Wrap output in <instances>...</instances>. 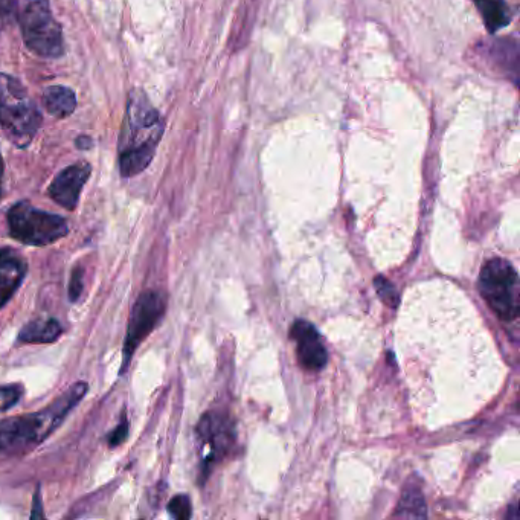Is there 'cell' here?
Listing matches in <instances>:
<instances>
[{"instance_id": "1", "label": "cell", "mask_w": 520, "mask_h": 520, "mask_svg": "<svg viewBox=\"0 0 520 520\" xmlns=\"http://www.w3.org/2000/svg\"><path fill=\"white\" fill-rule=\"evenodd\" d=\"M164 135V121L142 90H132L119 135L122 177L141 174L151 164Z\"/></svg>"}, {"instance_id": "2", "label": "cell", "mask_w": 520, "mask_h": 520, "mask_svg": "<svg viewBox=\"0 0 520 520\" xmlns=\"http://www.w3.org/2000/svg\"><path fill=\"white\" fill-rule=\"evenodd\" d=\"M87 389L86 383H75L43 411L0 421V453L19 455L39 446L61 426L69 412L81 402Z\"/></svg>"}, {"instance_id": "3", "label": "cell", "mask_w": 520, "mask_h": 520, "mask_svg": "<svg viewBox=\"0 0 520 520\" xmlns=\"http://www.w3.org/2000/svg\"><path fill=\"white\" fill-rule=\"evenodd\" d=\"M42 115L19 80L0 74V127L8 138L25 148L39 132Z\"/></svg>"}, {"instance_id": "4", "label": "cell", "mask_w": 520, "mask_h": 520, "mask_svg": "<svg viewBox=\"0 0 520 520\" xmlns=\"http://www.w3.org/2000/svg\"><path fill=\"white\" fill-rule=\"evenodd\" d=\"M11 237L28 246H48L69 232L68 222L51 212L34 208L31 203L19 202L8 211Z\"/></svg>"}, {"instance_id": "5", "label": "cell", "mask_w": 520, "mask_h": 520, "mask_svg": "<svg viewBox=\"0 0 520 520\" xmlns=\"http://www.w3.org/2000/svg\"><path fill=\"white\" fill-rule=\"evenodd\" d=\"M479 290L487 304L502 321L519 315V277L516 269L502 258L488 261L479 275Z\"/></svg>"}, {"instance_id": "6", "label": "cell", "mask_w": 520, "mask_h": 520, "mask_svg": "<svg viewBox=\"0 0 520 520\" xmlns=\"http://www.w3.org/2000/svg\"><path fill=\"white\" fill-rule=\"evenodd\" d=\"M23 40L40 57L58 58L63 54V33L48 0H33L19 19Z\"/></svg>"}, {"instance_id": "7", "label": "cell", "mask_w": 520, "mask_h": 520, "mask_svg": "<svg viewBox=\"0 0 520 520\" xmlns=\"http://www.w3.org/2000/svg\"><path fill=\"white\" fill-rule=\"evenodd\" d=\"M167 310V301L159 292H145L139 296L133 305L130 315L129 328H127L126 342H124V359H122L121 371L126 373L132 362L133 354L139 345L150 336L151 331L158 327Z\"/></svg>"}, {"instance_id": "8", "label": "cell", "mask_w": 520, "mask_h": 520, "mask_svg": "<svg viewBox=\"0 0 520 520\" xmlns=\"http://www.w3.org/2000/svg\"><path fill=\"white\" fill-rule=\"evenodd\" d=\"M293 341L296 342L299 363L305 370L321 371L327 365V350L322 344L321 336L315 325L307 321H296L290 331Z\"/></svg>"}, {"instance_id": "9", "label": "cell", "mask_w": 520, "mask_h": 520, "mask_svg": "<svg viewBox=\"0 0 520 520\" xmlns=\"http://www.w3.org/2000/svg\"><path fill=\"white\" fill-rule=\"evenodd\" d=\"M89 176V165H71L55 177L54 182L49 187V196L63 208L74 211Z\"/></svg>"}, {"instance_id": "10", "label": "cell", "mask_w": 520, "mask_h": 520, "mask_svg": "<svg viewBox=\"0 0 520 520\" xmlns=\"http://www.w3.org/2000/svg\"><path fill=\"white\" fill-rule=\"evenodd\" d=\"M197 434H199L203 446L211 447V455L208 456V463L214 460V456H220L226 453V450L231 447L232 440H234L232 424L229 423L225 415L220 414H206L205 417L200 420L199 427H197Z\"/></svg>"}, {"instance_id": "11", "label": "cell", "mask_w": 520, "mask_h": 520, "mask_svg": "<svg viewBox=\"0 0 520 520\" xmlns=\"http://www.w3.org/2000/svg\"><path fill=\"white\" fill-rule=\"evenodd\" d=\"M28 272L26 261L11 248L0 249V309L13 298Z\"/></svg>"}, {"instance_id": "12", "label": "cell", "mask_w": 520, "mask_h": 520, "mask_svg": "<svg viewBox=\"0 0 520 520\" xmlns=\"http://www.w3.org/2000/svg\"><path fill=\"white\" fill-rule=\"evenodd\" d=\"M63 328L57 319H36L20 330L19 341L23 344H52L58 341Z\"/></svg>"}, {"instance_id": "13", "label": "cell", "mask_w": 520, "mask_h": 520, "mask_svg": "<svg viewBox=\"0 0 520 520\" xmlns=\"http://www.w3.org/2000/svg\"><path fill=\"white\" fill-rule=\"evenodd\" d=\"M43 103L55 118H68L77 109V95L69 87L52 86L45 90Z\"/></svg>"}, {"instance_id": "14", "label": "cell", "mask_w": 520, "mask_h": 520, "mask_svg": "<svg viewBox=\"0 0 520 520\" xmlns=\"http://www.w3.org/2000/svg\"><path fill=\"white\" fill-rule=\"evenodd\" d=\"M482 20L487 26L488 33H496L511 22V10L505 0H473Z\"/></svg>"}, {"instance_id": "15", "label": "cell", "mask_w": 520, "mask_h": 520, "mask_svg": "<svg viewBox=\"0 0 520 520\" xmlns=\"http://www.w3.org/2000/svg\"><path fill=\"white\" fill-rule=\"evenodd\" d=\"M395 516L399 517H415L421 519L426 517V502H424L423 493L417 485H408L405 493H403L402 501L397 507Z\"/></svg>"}, {"instance_id": "16", "label": "cell", "mask_w": 520, "mask_h": 520, "mask_svg": "<svg viewBox=\"0 0 520 520\" xmlns=\"http://www.w3.org/2000/svg\"><path fill=\"white\" fill-rule=\"evenodd\" d=\"M168 511L174 519L188 520L193 516L191 501L187 495H177L168 502Z\"/></svg>"}, {"instance_id": "17", "label": "cell", "mask_w": 520, "mask_h": 520, "mask_svg": "<svg viewBox=\"0 0 520 520\" xmlns=\"http://www.w3.org/2000/svg\"><path fill=\"white\" fill-rule=\"evenodd\" d=\"M23 389L22 385H7L0 386V411H7L13 408L22 399Z\"/></svg>"}, {"instance_id": "18", "label": "cell", "mask_w": 520, "mask_h": 520, "mask_svg": "<svg viewBox=\"0 0 520 520\" xmlns=\"http://www.w3.org/2000/svg\"><path fill=\"white\" fill-rule=\"evenodd\" d=\"M374 284H376L377 293H379L380 298H382L386 304L391 305V307H397V304H399V293H397L395 287L382 277L376 278Z\"/></svg>"}, {"instance_id": "19", "label": "cell", "mask_w": 520, "mask_h": 520, "mask_svg": "<svg viewBox=\"0 0 520 520\" xmlns=\"http://www.w3.org/2000/svg\"><path fill=\"white\" fill-rule=\"evenodd\" d=\"M127 435H129V421H127L126 414H124L118 426L109 434V446H121V444L127 440Z\"/></svg>"}, {"instance_id": "20", "label": "cell", "mask_w": 520, "mask_h": 520, "mask_svg": "<svg viewBox=\"0 0 520 520\" xmlns=\"http://www.w3.org/2000/svg\"><path fill=\"white\" fill-rule=\"evenodd\" d=\"M83 275V269L75 267L74 272H72L71 284H69V299H71V302H77L81 293H83Z\"/></svg>"}, {"instance_id": "21", "label": "cell", "mask_w": 520, "mask_h": 520, "mask_svg": "<svg viewBox=\"0 0 520 520\" xmlns=\"http://www.w3.org/2000/svg\"><path fill=\"white\" fill-rule=\"evenodd\" d=\"M16 5L14 0H0V29L5 28L13 20Z\"/></svg>"}, {"instance_id": "22", "label": "cell", "mask_w": 520, "mask_h": 520, "mask_svg": "<svg viewBox=\"0 0 520 520\" xmlns=\"http://www.w3.org/2000/svg\"><path fill=\"white\" fill-rule=\"evenodd\" d=\"M77 145L81 150H86L87 147H90V139L87 136H81L78 138Z\"/></svg>"}, {"instance_id": "23", "label": "cell", "mask_w": 520, "mask_h": 520, "mask_svg": "<svg viewBox=\"0 0 520 520\" xmlns=\"http://www.w3.org/2000/svg\"><path fill=\"white\" fill-rule=\"evenodd\" d=\"M2 177H4V161H2V156H0V191H2Z\"/></svg>"}]
</instances>
